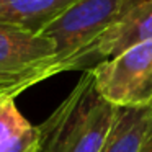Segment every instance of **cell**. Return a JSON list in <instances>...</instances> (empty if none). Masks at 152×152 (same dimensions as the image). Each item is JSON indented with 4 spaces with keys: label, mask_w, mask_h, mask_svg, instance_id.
I'll use <instances>...</instances> for the list:
<instances>
[{
    "label": "cell",
    "mask_w": 152,
    "mask_h": 152,
    "mask_svg": "<svg viewBox=\"0 0 152 152\" xmlns=\"http://www.w3.org/2000/svg\"><path fill=\"white\" fill-rule=\"evenodd\" d=\"M116 116L85 70L67 98L38 129V152H100Z\"/></svg>",
    "instance_id": "cell-1"
},
{
    "label": "cell",
    "mask_w": 152,
    "mask_h": 152,
    "mask_svg": "<svg viewBox=\"0 0 152 152\" xmlns=\"http://www.w3.org/2000/svg\"><path fill=\"white\" fill-rule=\"evenodd\" d=\"M30 128L28 119L23 118L15 105V96L10 93H0V147Z\"/></svg>",
    "instance_id": "cell-8"
},
{
    "label": "cell",
    "mask_w": 152,
    "mask_h": 152,
    "mask_svg": "<svg viewBox=\"0 0 152 152\" xmlns=\"http://www.w3.org/2000/svg\"><path fill=\"white\" fill-rule=\"evenodd\" d=\"M88 70L100 95L116 108L152 103V41L129 48Z\"/></svg>",
    "instance_id": "cell-4"
},
{
    "label": "cell",
    "mask_w": 152,
    "mask_h": 152,
    "mask_svg": "<svg viewBox=\"0 0 152 152\" xmlns=\"http://www.w3.org/2000/svg\"><path fill=\"white\" fill-rule=\"evenodd\" d=\"M0 93H10V95L17 96V93H15L12 88H8L7 85H4V83H0Z\"/></svg>",
    "instance_id": "cell-11"
},
{
    "label": "cell",
    "mask_w": 152,
    "mask_h": 152,
    "mask_svg": "<svg viewBox=\"0 0 152 152\" xmlns=\"http://www.w3.org/2000/svg\"><path fill=\"white\" fill-rule=\"evenodd\" d=\"M144 0H79L39 34L56 48L57 74L74 70L75 62L108 28Z\"/></svg>",
    "instance_id": "cell-2"
},
{
    "label": "cell",
    "mask_w": 152,
    "mask_h": 152,
    "mask_svg": "<svg viewBox=\"0 0 152 152\" xmlns=\"http://www.w3.org/2000/svg\"><path fill=\"white\" fill-rule=\"evenodd\" d=\"M0 152H38V129L31 126L23 134L2 145Z\"/></svg>",
    "instance_id": "cell-9"
},
{
    "label": "cell",
    "mask_w": 152,
    "mask_h": 152,
    "mask_svg": "<svg viewBox=\"0 0 152 152\" xmlns=\"http://www.w3.org/2000/svg\"><path fill=\"white\" fill-rule=\"evenodd\" d=\"M139 152H152V124H151V128H149V132H147V136H145V141H144V144H142V147H141Z\"/></svg>",
    "instance_id": "cell-10"
},
{
    "label": "cell",
    "mask_w": 152,
    "mask_h": 152,
    "mask_svg": "<svg viewBox=\"0 0 152 152\" xmlns=\"http://www.w3.org/2000/svg\"><path fill=\"white\" fill-rule=\"evenodd\" d=\"M79 0H0V21L39 34Z\"/></svg>",
    "instance_id": "cell-6"
},
{
    "label": "cell",
    "mask_w": 152,
    "mask_h": 152,
    "mask_svg": "<svg viewBox=\"0 0 152 152\" xmlns=\"http://www.w3.org/2000/svg\"><path fill=\"white\" fill-rule=\"evenodd\" d=\"M152 41V0H144L105 31L82 56L74 70H88L132 46Z\"/></svg>",
    "instance_id": "cell-5"
},
{
    "label": "cell",
    "mask_w": 152,
    "mask_h": 152,
    "mask_svg": "<svg viewBox=\"0 0 152 152\" xmlns=\"http://www.w3.org/2000/svg\"><path fill=\"white\" fill-rule=\"evenodd\" d=\"M152 124V103L142 108H116V116L100 152H139Z\"/></svg>",
    "instance_id": "cell-7"
},
{
    "label": "cell",
    "mask_w": 152,
    "mask_h": 152,
    "mask_svg": "<svg viewBox=\"0 0 152 152\" xmlns=\"http://www.w3.org/2000/svg\"><path fill=\"white\" fill-rule=\"evenodd\" d=\"M57 74L49 38L0 21V83L15 93Z\"/></svg>",
    "instance_id": "cell-3"
}]
</instances>
